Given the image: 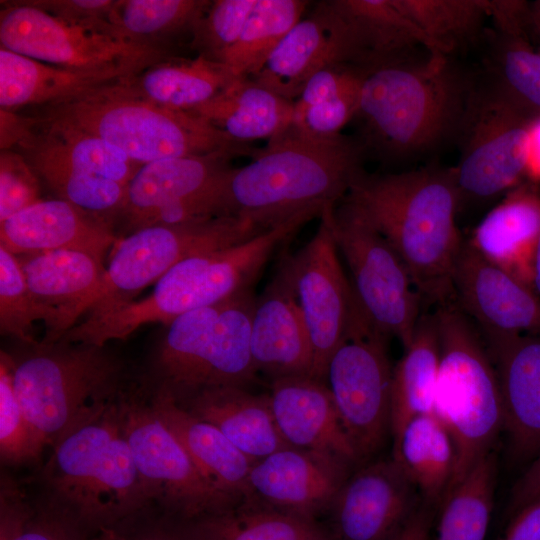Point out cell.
Returning a JSON list of instances; mask_svg holds the SVG:
<instances>
[{"mask_svg":"<svg viewBox=\"0 0 540 540\" xmlns=\"http://www.w3.org/2000/svg\"><path fill=\"white\" fill-rule=\"evenodd\" d=\"M386 238L423 300L454 301L452 273L463 240L456 224L461 203L451 168L369 175L344 197Z\"/></svg>","mask_w":540,"mask_h":540,"instance_id":"obj_1","label":"cell"},{"mask_svg":"<svg viewBox=\"0 0 540 540\" xmlns=\"http://www.w3.org/2000/svg\"><path fill=\"white\" fill-rule=\"evenodd\" d=\"M476 82L448 56L391 63L363 76L354 119L366 152L399 159L458 135Z\"/></svg>","mask_w":540,"mask_h":540,"instance_id":"obj_2","label":"cell"},{"mask_svg":"<svg viewBox=\"0 0 540 540\" xmlns=\"http://www.w3.org/2000/svg\"><path fill=\"white\" fill-rule=\"evenodd\" d=\"M366 150L342 134L318 139L289 128L232 168L222 190L223 213L265 231L313 207L338 204L363 172Z\"/></svg>","mask_w":540,"mask_h":540,"instance_id":"obj_3","label":"cell"},{"mask_svg":"<svg viewBox=\"0 0 540 540\" xmlns=\"http://www.w3.org/2000/svg\"><path fill=\"white\" fill-rule=\"evenodd\" d=\"M121 80L43 107L38 115L95 135L141 165L175 157L256 153L250 144L232 140L198 115L136 96Z\"/></svg>","mask_w":540,"mask_h":540,"instance_id":"obj_4","label":"cell"},{"mask_svg":"<svg viewBox=\"0 0 540 540\" xmlns=\"http://www.w3.org/2000/svg\"><path fill=\"white\" fill-rule=\"evenodd\" d=\"M435 314L440 364L433 413L448 430L456 452L445 500L483 457L494 452L504 429V410L495 365L471 320L454 301L437 306Z\"/></svg>","mask_w":540,"mask_h":540,"instance_id":"obj_5","label":"cell"},{"mask_svg":"<svg viewBox=\"0 0 540 540\" xmlns=\"http://www.w3.org/2000/svg\"><path fill=\"white\" fill-rule=\"evenodd\" d=\"M118 364L103 347L57 342L14 362L20 405L44 445L116 401Z\"/></svg>","mask_w":540,"mask_h":540,"instance_id":"obj_6","label":"cell"},{"mask_svg":"<svg viewBox=\"0 0 540 540\" xmlns=\"http://www.w3.org/2000/svg\"><path fill=\"white\" fill-rule=\"evenodd\" d=\"M331 226L361 309L382 334L397 338L403 348L407 347L423 313V299L403 261L346 198L332 209Z\"/></svg>","mask_w":540,"mask_h":540,"instance_id":"obj_7","label":"cell"},{"mask_svg":"<svg viewBox=\"0 0 540 540\" xmlns=\"http://www.w3.org/2000/svg\"><path fill=\"white\" fill-rule=\"evenodd\" d=\"M0 42L40 62L123 77L177 57L174 50L138 45L103 28L67 22L30 1L5 2L0 12Z\"/></svg>","mask_w":540,"mask_h":540,"instance_id":"obj_8","label":"cell"},{"mask_svg":"<svg viewBox=\"0 0 540 540\" xmlns=\"http://www.w3.org/2000/svg\"><path fill=\"white\" fill-rule=\"evenodd\" d=\"M360 305L346 338L326 370L328 386L360 463H366L391 434L393 366L387 342Z\"/></svg>","mask_w":540,"mask_h":540,"instance_id":"obj_9","label":"cell"},{"mask_svg":"<svg viewBox=\"0 0 540 540\" xmlns=\"http://www.w3.org/2000/svg\"><path fill=\"white\" fill-rule=\"evenodd\" d=\"M537 121L486 82L476 83L459 133L461 154L451 168L462 198L489 199L528 174Z\"/></svg>","mask_w":540,"mask_h":540,"instance_id":"obj_10","label":"cell"},{"mask_svg":"<svg viewBox=\"0 0 540 540\" xmlns=\"http://www.w3.org/2000/svg\"><path fill=\"white\" fill-rule=\"evenodd\" d=\"M261 232L252 222L233 216L133 230L113 246L89 312L132 300L186 258L240 244Z\"/></svg>","mask_w":540,"mask_h":540,"instance_id":"obj_11","label":"cell"},{"mask_svg":"<svg viewBox=\"0 0 540 540\" xmlns=\"http://www.w3.org/2000/svg\"><path fill=\"white\" fill-rule=\"evenodd\" d=\"M334 207L324 209L310 241L295 254L286 255L313 351L312 378L324 382L328 363L346 338L359 307L333 236Z\"/></svg>","mask_w":540,"mask_h":540,"instance_id":"obj_12","label":"cell"},{"mask_svg":"<svg viewBox=\"0 0 540 540\" xmlns=\"http://www.w3.org/2000/svg\"><path fill=\"white\" fill-rule=\"evenodd\" d=\"M122 406L123 431L149 499L157 498L185 520L234 504L206 482L152 405L122 400Z\"/></svg>","mask_w":540,"mask_h":540,"instance_id":"obj_13","label":"cell"},{"mask_svg":"<svg viewBox=\"0 0 540 540\" xmlns=\"http://www.w3.org/2000/svg\"><path fill=\"white\" fill-rule=\"evenodd\" d=\"M452 286L460 310L483 332L486 344L524 335L540 336V297L464 241Z\"/></svg>","mask_w":540,"mask_h":540,"instance_id":"obj_14","label":"cell"},{"mask_svg":"<svg viewBox=\"0 0 540 540\" xmlns=\"http://www.w3.org/2000/svg\"><path fill=\"white\" fill-rule=\"evenodd\" d=\"M421 498L391 459H380L349 475L329 511L333 540H394Z\"/></svg>","mask_w":540,"mask_h":540,"instance_id":"obj_15","label":"cell"},{"mask_svg":"<svg viewBox=\"0 0 540 540\" xmlns=\"http://www.w3.org/2000/svg\"><path fill=\"white\" fill-rule=\"evenodd\" d=\"M351 467L332 455L286 447L252 464L247 496L315 521L329 511Z\"/></svg>","mask_w":540,"mask_h":540,"instance_id":"obj_16","label":"cell"},{"mask_svg":"<svg viewBox=\"0 0 540 540\" xmlns=\"http://www.w3.org/2000/svg\"><path fill=\"white\" fill-rule=\"evenodd\" d=\"M325 4L335 24L340 65L365 74L427 55L421 50L433 53L424 35L392 0H330Z\"/></svg>","mask_w":540,"mask_h":540,"instance_id":"obj_17","label":"cell"},{"mask_svg":"<svg viewBox=\"0 0 540 540\" xmlns=\"http://www.w3.org/2000/svg\"><path fill=\"white\" fill-rule=\"evenodd\" d=\"M251 354L257 374L270 382L312 377L313 351L286 256L256 298L251 324Z\"/></svg>","mask_w":540,"mask_h":540,"instance_id":"obj_18","label":"cell"},{"mask_svg":"<svg viewBox=\"0 0 540 540\" xmlns=\"http://www.w3.org/2000/svg\"><path fill=\"white\" fill-rule=\"evenodd\" d=\"M18 259L28 289L45 313V345L57 343L89 312L101 285L102 260L82 251L53 250Z\"/></svg>","mask_w":540,"mask_h":540,"instance_id":"obj_19","label":"cell"},{"mask_svg":"<svg viewBox=\"0 0 540 540\" xmlns=\"http://www.w3.org/2000/svg\"><path fill=\"white\" fill-rule=\"evenodd\" d=\"M271 409L284 440L294 448L361 464L324 381L308 376L270 382Z\"/></svg>","mask_w":540,"mask_h":540,"instance_id":"obj_20","label":"cell"},{"mask_svg":"<svg viewBox=\"0 0 540 540\" xmlns=\"http://www.w3.org/2000/svg\"><path fill=\"white\" fill-rule=\"evenodd\" d=\"M110 223L73 204L41 199L0 222V242L12 254L76 250L102 260L116 241Z\"/></svg>","mask_w":540,"mask_h":540,"instance_id":"obj_21","label":"cell"},{"mask_svg":"<svg viewBox=\"0 0 540 540\" xmlns=\"http://www.w3.org/2000/svg\"><path fill=\"white\" fill-rule=\"evenodd\" d=\"M486 347L499 379L512 455L533 460L540 453V336L517 335Z\"/></svg>","mask_w":540,"mask_h":540,"instance_id":"obj_22","label":"cell"},{"mask_svg":"<svg viewBox=\"0 0 540 540\" xmlns=\"http://www.w3.org/2000/svg\"><path fill=\"white\" fill-rule=\"evenodd\" d=\"M152 407L215 491L233 503L248 495V475L254 462L217 427L190 413L162 389Z\"/></svg>","mask_w":540,"mask_h":540,"instance_id":"obj_23","label":"cell"},{"mask_svg":"<svg viewBox=\"0 0 540 540\" xmlns=\"http://www.w3.org/2000/svg\"><path fill=\"white\" fill-rule=\"evenodd\" d=\"M539 237L540 195L533 186L521 184L485 215L468 242L532 288V260Z\"/></svg>","mask_w":540,"mask_h":540,"instance_id":"obj_24","label":"cell"},{"mask_svg":"<svg viewBox=\"0 0 540 540\" xmlns=\"http://www.w3.org/2000/svg\"><path fill=\"white\" fill-rule=\"evenodd\" d=\"M340 65L337 34L325 1L302 18L281 40L251 79L294 102L320 69Z\"/></svg>","mask_w":540,"mask_h":540,"instance_id":"obj_25","label":"cell"},{"mask_svg":"<svg viewBox=\"0 0 540 540\" xmlns=\"http://www.w3.org/2000/svg\"><path fill=\"white\" fill-rule=\"evenodd\" d=\"M181 405L217 427L253 462L291 447L278 429L268 394H254L242 387H213Z\"/></svg>","mask_w":540,"mask_h":540,"instance_id":"obj_26","label":"cell"},{"mask_svg":"<svg viewBox=\"0 0 540 540\" xmlns=\"http://www.w3.org/2000/svg\"><path fill=\"white\" fill-rule=\"evenodd\" d=\"M233 156L223 153L162 159L142 164L129 182L120 214L129 225L165 204L222 186Z\"/></svg>","mask_w":540,"mask_h":540,"instance_id":"obj_27","label":"cell"},{"mask_svg":"<svg viewBox=\"0 0 540 540\" xmlns=\"http://www.w3.org/2000/svg\"><path fill=\"white\" fill-rule=\"evenodd\" d=\"M123 406L114 401L74 426L53 445L45 478L54 494L76 514L103 454L122 428Z\"/></svg>","mask_w":540,"mask_h":540,"instance_id":"obj_28","label":"cell"},{"mask_svg":"<svg viewBox=\"0 0 540 540\" xmlns=\"http://www.w3.org/2000/svg\"><path fill=\"white\" fill-rule=\"evenodd\" d=\"M123 77L111 72L68 69L0 47V107L17 111L47 107L80 97Z\"/></svg>","mask_w":540,"mask_h":540,"instance_id":"obj_29","label":"cell"},{"mask_svg":"<svg viewBox=\"0 0 540 540\" xmlns=\"http://www.w3.org/2000/svg\"><path fill=\"white\" fill-rule=\"evenodd\" d=\"M293 104L257 84L251 78H236L210 101L190 113L206 120L240 143L269 140L291 125Z\"/></svg>","mask_w":540,"mask_h":540,"instance_id":"obj_30","label":"cell"},{"mask_svg":"<svg viewBox=\"0 0 540 540\" xmlns=\"http://www.w3.org/2000/svg\"><path fill=\"white\" fill-rule=\"evenodd\" d=\"M235 79L224 63L198 54L195 58L177 56L164 60L121 82L145 100L169 109L191 112Z\"/></svg>","mask_w":540,"mask_h":540,"instance_id":"obj_31","label":"cell"},{"mask_svg":"<svg viewBox=\"0 0 540 540\" xmlns=\"http://www.w3.org/2000/svg\"><path fill=\"white\" fill-rule=\"evenodd\" d=\"M184 540H326L316 521L277 510L251 496L192 520Z\"/></svg>","mask_w":540,"mask_h":540,"instance_id":"obj_32","label":"cell"},{"mask_svg":"<svg viewBox=\"0 0 540 540\" xmlns=\"http://www.w3.org/2000/svg\"><path fill=\"white\" fill-rule=\"evenodd\" d=\"M392 459L420 498L439 511L456 463L453 440L439 418L434 413L412 418L393 437Z\"/></svg>","mask_w":540,"mask_h":540,"instance_id":"obj_33","label":"cell"},{"mask_svg":"<svg viewBox=\"0 0 540 540\" xmlns=\"http://www.w3.org/2000/svg\"><path fill=\"white\" fill-rule=\"evenodd\" d=\"M440 364V340L435 311L422 313L413 338L393 368L391 435L414 417L433 413Z\"/></svg>","mask_w":540,"mask_h":540,"instance_id":"obj_34","label":"cell"},{"mask_svg":"<svg viewBox=\"0 0 540 540\" xmlns=\"http://www.w3.org/2000/svg\"><path fill=\"white\" fill-rule=\"evenodd\" d=\"M223 302L185 312L167 325L156 365L161 389L180 404L201 391L207 352Z\"/></svg>","mask_w":540,"mask_h":540,"instance_id":"obj_35","label":"cell"},{"mask_svg":"<svg viewBox=\"0 0 540 540\" xmlns=\"http://www.w3.org/2000/svg\"><path fill=\"white\" fill-rule=\"evenodd\" d=\"M256 298L253 288H249L223 302L207 352L201 391L224 386L248 389L256 381L258 374L251 354Z\"/></svg>","mask_w":540,"mask_h":540,"instance_id":"obj_36","label":"cell"},{"mask_svg":"<svg viewBox=\"0 0 540 540\" xmlns=\"http://www.w3.org/2000/svg\"><path fill=\"white\" fill-rule=\"evenodd\" d=\"M209 4L207 0H115L107 30L131 43L174 50L177 36L188 35L192 41Z\"/></svg>","mask_w":540,"mask_h":540,"instance_id":"obj_37","label":"cell"},{"mask_svg":"<svg viewBox=\"0 0 540 540\" xmlns=\"http://www.w3.org/2000/svg\"><path fill=\"white\" fill-rule=\"evenodd\" d=\"M485 81L515 107L540 121V52L527 34L486 31Z\"/></svg>","mask_w":540,"mask_h":540,"instance_id":"obj_38","label":"cell"},{"mask_svg":"<svg viewBox=\"0 0 540 540\" xmlns=\"http://www.w3.org/2000/svg\"><path fill=\"white\" fill-rule=\"evenodd\" d=\"M149 499L122 428L105 450L77 514L95 522H111Z\"/></svg>","mask_w":540,"mask_h":540,"instance_id":"obj_39","label":"cell"},{"mask_svg":"<svg viewBox=\"0 0 540 540\" xmlns=\"http://www.w3.org/2000/svg\"><path fill=\"white\" fill-rule=\"evenodd\" d=\"M427 39L435 54L450 56L486 34L487 0H392Z\"/></svg>","mask_w":540,"mask_h":540,"instance_id":"obj_40","label":"cell"},{"mask_svg":"<svg viewBox=\"0 0 540 540\" xmlns=\"http://www.w3.org/2000/svg\"><path fill=\"white\" fill-rule=\"evenodd\" d=\"M496 475L494 451L483 457L443 501L434 540H485Z\"/></svg>","mask_w":540,"mask_h":540,"instance_id":"obj_41","label":"cell"},{"mask_svg":"<svg viewBox=\"0 0 540 540\" xmlns=\"http://www.w3.org/2000/svg\"><path fill=\"white\" fill-rule=\"evenodd\" d=\"M307 6L304 0H257L238 41L221 62L236 78H252L303 18Z\"/></svg>","mask_w":540,"mask_h":540,"instance_id":"obj_42","label":"cell"},{"mask_svg":"<svg viewBox=\"0 0 540 540\" xmlns=\"http://www.w3.org/2000/svg\"><path fill=\"white\" fill-rule=\"evenodd\" d=\"M14 361L3 351L0 359V454L5 463L20 464L36 459L43 447L28 421L15 392Z\"/></svg>","mask_w":540,"mask_h":540,"instance_id":"obj_43","label":"cell"},{"mask_svg":"<svg viewBox=\"0 0 540 540\" xmlns=\"http://www.w3.org/2000/svg\"><path fill=\"white\" fill-rule=\"evenodd\" d=\"M0 540H76L68 523L49 512L38 511L11 481L2 479Z\"/></svg>","mask_w":540,"mask_h":540,"instance_id":"obj_44","label":"cell"},{"mask_svg":"<svg viewBox=\"0 0 540 540\" xmlns=\"http://www.w3.org/2000/svg\"><path fill=\"white\" fill-rule=\"evenodd\" d=\"M45 320L44 311L28 289L18 258L0 245L1 333L35 344L33 323Z\"/></svg>","mask_w":540,"mask_h":540,"instance_id":"obj_45","label":"cell"},{"mask_svg":"<svg viewBox=\"0 0 540 540\" xmlns=\"http://www.w3.org/2000/svg\"><path fill=\"white\" fill-rule=\"evenodd\" d=\"M257 0L210 1L198 21L191 46L209 59L221 62L238 41Z\"/></svg>","mask_w":540,"mask_h":540,"instance_id":"obj_46","label":"cell"},{"mask_svg":"<svg viewBox=\"0 0 540 540\" xmlns=\"http://www.w3.org/2000/svg\"><path fill=\"white\" fill-rule=\"evenodd\" d=\"M41 200L39 177L15 150L0 154V222Z\"/></svg>","mask_w":540,"mask_h":540,"instance_id":"obj_47","label":"cell"},{"mask_svg":"<svg viewBox=\"0 0 540 540\" xmlns=\"http://www.w3.org/2000/svg\"><path fill=\"white\" fill-rule=\"evenodd\" d=\"M360 90L361 87L309 107L291 122L289 129L318 139L340 135L341 129L356 115Z\"/></svg>","mask_w":540,"mask_h":540,"instance_id":"obj_48","label":"cell"},{"mask_svg":"<svg viewBox=\"0 0 540 540\" xmlns=\"http://www.w3.org/2000/svg\"><path fill=\"white\" fill-rule=\"evenodd\" d=\"M364 74L344 65H329L305 84L293 104L292 121L309 107L361 87Z\"/></svg>","mask_w":540,"mask_h":540,"instance_id":"obj_49","label":"cell"},{"mask_svg":"<svg viewBox=\"0 0 540 540\" xmlns=\"http://www.w3.org/2000/svg\"><path fill=\"white\" fill-rule=\"evenodd\" d=\"M40 9L70 23L107 30L115 0H29ZM108 31V30H107Z\"/></svg>","mask_w":540,"mask_h":540,"instance_id":"obj_50","label":"cell"},{"mask_svg":"<svg viewBox=\"0 0 540 540\" xmlns=\"http://www.w3.org/2000/svg\"><path fill=\"white\" fill-rule=\"evenodd\" d=\"M497 540H540V496L509 517L505 530Z\"/></svg>","mask_w":540,"mask_h":540,"instance_id":"obj_51","label":"cell"},{"mask_svg":"<svg viewBox=\"0 0 540 540\" xmlns=\"http://www.w3.org/2000/svg\"><path fill=\"white\" fill-rule=\"evenodd\" d=\"M540 496V453L511 490L507 514L510 517L529 501Z\"/></svg>","mask_w":540,"mask_h":540,"instance_id":"obj_52","label":"cell"},{"mask_svg":"<svg viewBox=\"0 0 540 540\" xmlns=\"http://www.w3.org/2000/svg\"><path fill=\"white\" fill-rule=\"evenodd\" d=\"M437 512L435 506L421 499L394 540H430L431 527Z\"/></svg>","mask_w":540,"mask_h":540,"instance_id":"obj_53","label":"cell"},{"mask_svg":"<svg viewBox=\"0 0 540 540\" xmlns=\"http://www.w3.org/2000/svg\"><path fill=\"white\" fill-rule=\"evenodd\" d=\"M528 174L540 179V121L535 123L532 132Z\"/></svg>","mask_w":540,"mask_h":540,"instance_id":"obj_54","label":"cell"},{"mask_svg":"<svg viewBox=\"0 0 540 540\" xmlns=\"http://www.w3.org/2000/svg\"><path fill=\"white\" fill-rule=\"evenodd\" d=\"M532 289L540 297V237L537 241L532 260Z\"/></svg>","mask_w":540,"mask_h":540,"instance_id":"obj_55","label":"cell"},{"mask_svg":"<svg viewBox=\"0 0 540 540\" xmlns=\"http://www.w3.org/2000/svg\"><path fill=\"white\" fill-rule=\"evenodd\" d=\"M116 539L117 540H184L183 537L178 534H168V533H153L148 534L139 538L129 539L126 537H123L116 533Z\"/></svg>","mask_w":540,"mask_h":540,"instance_id":"obj_56","label":"cell"},{"mask_svg":"<svg viewBox=\"0 0 540 540\" xmlns=\"http://www.w3.org/2000/svg\"><path fill=\"white\" fill-rule=\"evenodd\" d=\"M529 20L530 24L535 28L540 40V1L533 3L530 7Z\"/></svg>","mask_w":540,"mask_h":540,"instance_id":"obj_57","label":"cell"},{"mask_svg":"<svg viewBox=\"0 0 540 540\" xmlns=\"http://www.w3.org/2000/svg\"><path fill=\"white\" fill-rule=\"evenodd\" d=\"M94 540H117L116 532L110 529L102 528L101 534Z\"/></svg>","mask_w":540,"mask_h":540,"instance_id":"obj_58","label":"cell"},{"mask_svg":"<svg viewBox=\"0 0 540 540\" xmlns=\"http://www.w3.org/2000/svg\"><path fill=\"white\" fill-rule=\"evenodd\" d=\"M326 540H333V538L330 536L329 538H327Z\"/></svg>","mask_w":540,"mask_h":540,"instance_id":"obj_59","label":"cell"}]
</instances>
